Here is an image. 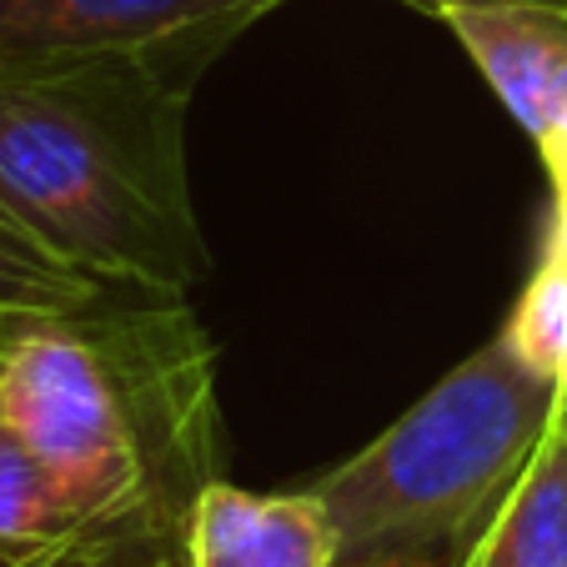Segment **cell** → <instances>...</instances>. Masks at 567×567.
Listing matches in <instances>:
<instances>
[{
  "label": "cell",
  "mask_w": 567,
  "mask_h": 567,
  "mask_svg": "<svg viewBox=\"0 0 567 567\" xmlns=\"http://www.w3.org/2000/svg\"><path fill=\"white\" fill-rule=\"evenodd\" d=\"M0 427L96 533L182 523L221 467L212 342L186 297L31 321L0 352Z\"/></svg>",
  "instance_id": "obj_1"
},
{
  "label": "cell",
  "mask_w": 567,
  "mask_h": 567,
  "mask_svg": "<svg viewBox=\"0 0 567 567\" xmlns=\"http://www.w3.org/2000/svg\"><path fill=\"white\" fill-rule=\"evenodd\" d=\"M212 51H111L0 75V202L61 257L186 297L206 271L186 101Z\"/></svg>",
  "instance_id": "obj_2"
},
{
  "label": "cell",
  "mask_w": 567,
  "mask_h": 567,
  "mask_svg": "<svg viewBox=\"0 0 567 567\" xmlns=\"http://www.w3.org/2000/svg\"><path fill=\"white\" fill-rule=\"evenodd\" d=\"M563 382L537 377L503 337L452 367L417 408L317 482L337 567H457L543 447Z\"/></svg>",
  "instance_id": "obj_3"
},
{
  "label": "cell",
  "mask_w": 567,
  "mask_h": 567,
  "mask_svg": "<svg viewBox=\"0 0 567 567\" xmlns=\"http://www.w3.org/2000/svg\"><path fill=\"white\" fill-rule=\"evenodd\" d=\"M287 0H0V75L111 51H221Z\"/></svg>",
  "instance_id": "obj_4"
},
{
  "label": "cell",
  "mask_w": 567,
  "mask_h": 567,
  "mask_svg": "<svg viewBox=\"0 0 567 567\" xmlns=\"http://www.w3.org/2000/svg\"><path fill=\"white\" fill-rule=\"evenodd\" d=\"M182 553L186 567H337L342 537L317 487L247 493L216 477L186 507Z\"/></svg>",
  "instance_id": "obj_5"
},
{
  "label": "cell",
  "mask_w": 567,
  "mask_h": 567,
  "mask_svg": "<svg viewBox=\"0 0 567 567\" xmlns=\"http://www.w3.org/2000/svg\"><path fill=\"white\" fill-rule=\"evenodd\" d=\"M437 21L467 45L472 65L487 75L513 121L527 136H543L557 81L567 71V11L563 6H527V0H457L442 6Z\"/></svg>",
  "instance_id": "obj_6"
},
{
  "label": "cell",
  "mask_w": 567,
  "mask_h": 567,
  "mask_svg": "<svg viewBox=\"0 0 567 567\" xmlns=\"http://www.w3.org/2000/svg\"><path fill=\"white\" fill-rule=\"evenodd\" d=\"M121 297H156V291L121 287L111 277H96L91 267L61 257L41 231L21 221L0 202V332L11 337L31 321L86 317Z\"/></svg>",
  "instance_id": "obj_7"
},
{
  "label": "cell",
  "mask_w": 567,
  "mask_h": 567,
  "mask_svg": "<svg viewBox=\"0 0 567 567\" xmlns=\"http://www.w3.org/2000/svg\"><path fill=\"white\" fill-rule=\"evenodd\" d=\"M457 567H567V437L557 417Z\"/></svg>",
  "instance_id": "obj_8"
},
{
  "label": "cell",
  "mask_w": 567,
  "mask_h": 567,
  "mask_svg": "<svg viewBox=\"0 0 567 567\" xmlns=\"http://www.w3.org/2000/svg\"><path fill=\"white\" fill-rule=\"evenodd\" d=\"M91 537L101 533L75 513V503L55 487L51 472L0 427V563H45Z\"/></svg>",
  "instance_id": "obj_9"
},
{
  "label": "cell",
  "mask_w": 567,
  "mask_h": 567,
  "mask_svg": "<svg viewBox=\"0 0 567 567\" xmlns=\"http://www.w3.org/2000/svg\"><path fill=\"white\" fill-rule=\"evenodd\" d=\"M497 337L513 347L523 367L567 386V261H537V271L527 277L523 297H517L513 317Z\"/></svg>",
  "instance_id": "obj_10"
},
{
  "label": "cell",
  "mask_w": 567,
  "mask_h": 567,
  "mask_svg": "<svg viewBox=\"0 0 567 567\" xmlns=\"http://www.w3.org/2000/svg\"><path fill=\"white\" fill-rule=\"evenodd\" d=\"M182 523L101 533V537H91V543H75L71 553H55V557H45V563H25V567H186ZM0 567H11V563H0Z\"/></svg>",
  "instance_id": "obj_11"
},
{
  "label": "cell",
  "mask_w": 567,
  "mask_h": 567,
  "mask_svg": "<svg viewBox=\"0 0 567 567\" xmlns=\"http://www.w3.org/2000/svg\"><path fill=\"white\" fill-rule=\"evenodd\" d=\"M537 151H543L553 192H563L567 186V71H563V81H557V96H553V111H547L543 136H537Z\"/></svg>",
  "instance_id": "obj_12"
},
{
  "label": "cell",
  "mask_w": 567,
  "mask_h": 567,
  "mask_svg": "<svg viewBox=\"0 0 567 567\" xmlns=\"http://www.w3.org/2000/svg\"><path fill=\"white\" fill-rule=\"evenodd\" d=\"M543 257L567 261V186L553 192V216H547V241H543Z\"/></svg>",
  "instance_id": "obj_13"
},
{
  "label": "cell",
  "mask_w": 567,
  "mask_h": 567,
  "mask_svg": "<svg viewBox=\"0 0 567 567\" xmlns=\"http://www.w3.org/2000/svg\"><path fill=\"white\" fill-rule=\"evenodd\" d=\"M412 6H417V11H427V16H437L442 6H457V0H412ZM477 6H493V0H477ZM527 6H563V11H567V0H527Z\"/></svg>",
  "instance_id": "obj_14"
},
{
  "label": "cell",
  "mask_w": 567,
  "mask_h": 567,
  "mask_svg": "<svg viewBox=\"0 0 567 567\" xmlns=\"http://www.w3.org/2000/svg\"><path fill=\"white\" fill-rule=\"evenodd\" d=\"M557 427H563V437H567V386H563V402H557Z\"/></svg>",
  "instance_id": "obj_15"
},
{
  "label": "cell",
  "mask_w": 567,
  "mask_h": 567,
  "mask_svg": "<svg viewBox=\"0 0 567 567\" xmlns=\"http://www.w3.org/2000/svg\"><path fill=\"white\" fill-rule=\"evenodd\" d=\"M16 337V332H11ZM11 337H6V332H0V352H6V342H11Z\"/></svg>",
  "instance_id": "obj_16"
},
{
  "label": "cell",
  "mask_w": 567,
  "mask_h": 567,
  "mask_svg": "<svg viewBox=\"0 0 567 567\" xmlns=\"http://www.w3.org/2000/svg\"><path fill=\"white\" fill-rule=\"evenodd\" d=\"M408 6H412V0H408Z\"/></svg>",
  "instance_id": "obj_17"
}]
</instances>
